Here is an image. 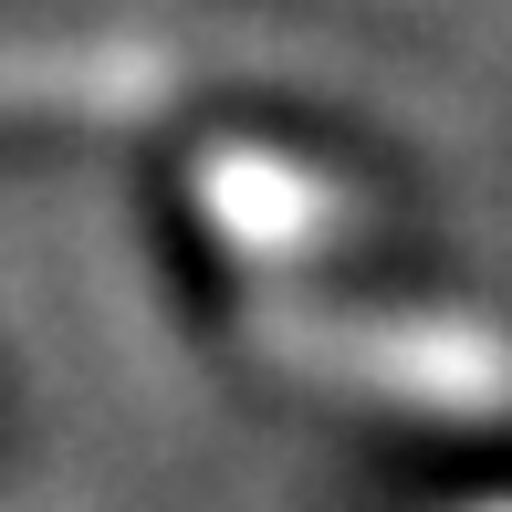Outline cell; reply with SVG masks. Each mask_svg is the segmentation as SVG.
<instances>
[{"mask_svg":"<svg viewBox=\"0 0 512 512\" xmlns=\"http://www.w3.org/2000/svg\"><path fill=\"white\" fill-rule=\"evenodd\" d=\"M283 377H314L335 398L408 408V418H512V335L481 314L439 304H314V293H272L251 314Z\"/></svg>","mask_w":512,"mask_h":512,"instance_id":"6da1fadb","label":"cell"},{"mask_svg":"<svg viewBox=\"0 0 512 512\" xmlns=\"http://www.w3.org/2000/svg\"><path fill=\"white\" fill-rule=\"evenodd\" d=\"M178 53L136 32H42L0 42V126H147L178 105Z\"/></svg>","mask_w":512,"mask_h":512,"instance_id":"7a4b0ae2","label":"cell"},{"mask_svg":"<svg viewBox=\"0 0 512 512\" xmlns=\"http://www.w3.org/2000/svg\"><path fill=\"white\" fill-rule=\"evenodd\" d=\"M199 220L220 230L251 272H293V262H314L324 241L356 230V189L304 168V157H283V147L220 136V147L199 157Z\"/></svg>","mask_w":512,"mask_h":512,"instance_id":"3957f363","label":"cell"},{"mask_svg":"<svg viewBox=\"0 0 512 512\" xmlns=\"http://www.w3.org/2000/svg\"><path fill=\"white\" fill-rule=\"evenodd\" d=\"M502 512H512V502H502Z\"/></svg>","mask_w":512,"mask_h":512,"instance_id":"277c9868","label":"cell"}]
</instances>
